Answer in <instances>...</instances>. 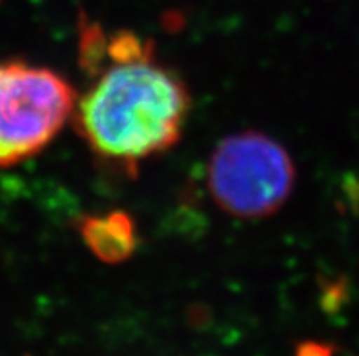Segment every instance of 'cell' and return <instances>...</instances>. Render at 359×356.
<instances>
[{
  "instance_id": "1",
  "label": "cell",
  "mask_w": 359,
  "mask_h": 356,
  "mask_svg": "<svg viewBox=\"0 0 359 356\" xmlns=\"http://www.w3.org/2000/svg\"><path fill=\"white\" fill-rule=\"evenodd\" d=\"M86 73L91 86L75 102L73 124L99 160L132 169L177 144L190 111V91L155 48L133 31L106 33Z\"/></svg>"
},
{
  "instance_id": "2",
  "label": "cell",
  "mask_w": 359,
  "mask_h": 356,
  "mask_svg": "<svg viewBox=\"0 0 359 356\" xmlns=\"http://www.w3.org/2000/svg\"><path fill=\"white\" fill-rule=\"evenodd\" d=\"M206 175L215 206L243 220L279 211L296 185L290 153L261 131H241L221 140L210 157Z\"/></svg>"
},
{
  "instance_id": "3",
  "label": "cell",
  "mask_w": 359,
  "mask_h": 356,
  "mask_svg": "<svg viewBox=\"0 0 359 356\" xmlns=\"http://www.w3.org/2000/svg\"><path fill=\"white\" fill-rule=\"evenodd\" d=\"M77 93L62 75L24 60L0 62V167L39 155L72 118Z\"/></svg>"
},
{
  "instance_id": "4",
  "label": "cell",
  "mask_w": 359,
  "mask_h": 356,
  "mask_svg": "<svg viewBox=\"0 0 359 356\" xmlns=\"http://www.w3.org/2000/svg\"><path fill=\"white\" fill-rule=\"evenodd\" d=\"M77 229L91 255L109 266L124 264L139 248L135 222L126 211L84 215Z\"/></svg>"
},
{
  "instance_id": "5",
  "label": "cell",
  "mask_w": 359,
  "mask_h": 356,
  "mask_svg": "<svg viewBox=\"0 0 359 356\" xmlns=\"http://www.w3.org/2000/svg\"><path fill=\"white\" fill-rule=\"evenodd\" d=\"M296 356H334V349L328 343L303 342L299 343Z\"/></svg>"
}]
</instances>
